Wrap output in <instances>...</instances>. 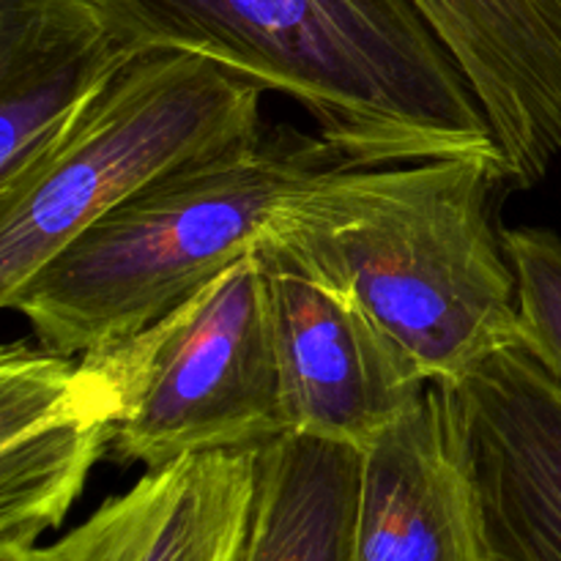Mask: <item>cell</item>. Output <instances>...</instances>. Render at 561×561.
Instances as JSON below:
<instances>
[{
  "mask_svg": "<svg viewBox=\"0 0 561 561\" xmlns=\"http://www.w3.org/2000/svg\"><path fill=\"white\" fill-rule=\"evenodd\" d=\"M493 153L329 168L288 197L257 244L359 305L431 383L518 345V279L493 225Z\"/></svg>",
  "mask_w": 561,
  "mask_h": 561,
  "instance_id": "cell-1",
  "label": "cell"
},
{
  "mask_svg": "<svg viewBox=\"0 0 561 561\" xmlns=\"http://www.w3.org/2000/svg\"><path fill=\"white\" fill-rule=\"evenodd\" d=\"M135 55L181 49L294 99L345 168L493 153L466 77L409 0H96ZM502 159V157H499Z\"/></svg>",
  "mask_w": 561,
  "mask_h": 561,
  "instance_id": "cell-2",
  "label": "cell"
},
{
  "mask_svg": "<svg viewBox=\"0 0 561 561\" xmlns=\"http://www.w3.org/2000/svg\"><path fill=\"white\" fill-rule=\"evenodd\" d=\"M337 164L321 135L261 129L88 225L0 305L49 351L113 348L244 257L277 208Z\"/></svg>",
  "mask_w": 561,
  "mask_h": 561,
  "instance_id": "cell-3",
  "label": "cell"
},
{
  "mask_svg": "<svg viewBox=\"0 0 561 561\" xmlns=\"http://www.w3.org/2000/svg\"><path fill=\"white\" fill-rule=\"evenodd\" d=\"M261 93L201 55H135L47 157L0 192V301L121 203L255 137Z\"/></svg>",
  "mask_w": 561,
  "mask_h": 561,
  "instance_id": "cell-4",
  "label": "cell"
},
{
  "mask_svg": "<svg viewBox=\"0 0 561 561\" xmlns=\"http://www.w3.org/2000/svg\"><path fill=\"white\" fill-rule=\"evenodd\" d=\"M77 362L113 427L118 463L157 469L285 433L272 290L257 247L151 327Z\"/></svg>",
  "mask_w": 561,
  "mask_h": 561,
  "instance_id": "cell-5",
  "label": "cell"
},
{
  "mask_svg": "<svg viewBox=\"0 0 561 561\" xmlns=\"http://www.w3.org/2000/svg\"><path fill=\"white\" fill-rule=\"evenodd\" d=\"M436 387L474 485L485 561H561V381L518 343Z\"/></svg>",
  "mask_w": 561,
  "mask_h": 561,
  "instance_id": "cell-6",
  "label": "cell"
},
{
  "mask_svg": "<svg viewBox=\"0 0 561 561\" xmlns=\"http://www.w3.org/2000/svg\"><path fill=\"white\" fill-rule=\"evenodd\" d=\"M268 268L285 433L367 449L431 387L359 305L257 244Z\"/></svg>",
  "mask_w": 561,
  "mask_h": 561,
  "instance_id": "cell-7",
  "label": "cell"
},
{
  "mask_svg": "<svg viewBox=\"0 0 561 561\" xmlns=\"http://www.w3.org/2000/svg\"><path fill=\"white\" fill-rule=\"evenodd\" d=\"M474 91L504 181L540 184L561 159V0H409Z\"/></svg>",
  "mask_w": 561,
  "mask_h": 561,
  "instance_id": "cell-8",
  "label": "cell"
},
{
  "mask_svg": "<svg viewBox=\"0 0 561 561\" xmlns=\"http://www.w3.org/2000/svg\"><path fill=\"white\" fill-rule=\"evenodd\" d=\"M113 427L80 362L9 343L0 354V548H33L58 529Z\"/></svg>",
  "mask_w": 561,
  "mask_h": 561,
  "instance_id": "cell-9",
  "label": "cell"
},
{
  "mask_svg": "<svg viewBox=\"0 0 561 561\" xmlns=\"http://www.w3.org/2000/svg\"><path fill=\"white\" fill-rule=\"evenodd\" d=\"M257 449L195 453L107 499L49 546L0 548V561H236L255 496Z\"/></svg>",
  "mask_w": 561,
  "mask_h": 561,
  "instance_id": "cell-10",
  "label": "cell"
},
{
  "mask_svg": "<svg viewBox=\"0 0 561 561\" xmlns=\"http://www.w3.org/2000/svg\"><path fill=\"white\" fill-rule=\"evenodd\" d=\"M135 58L96 0H0V192Z\"/></svg>",
  "mask_w": 561,
  "mask_h": 561,
  "instance_id": "cell-11",
  "label": "cell"
},
{
  "mask_svg": "<svg viewBox=\"0 0 561 561\" xmlns=\"http://www.w3.org/2000/svg\"><path fill=\"white\" fill-rule=\"evenodd\" d=\"M356 561H485L474 485L436 383L362 449Z\"/></svg>",
  "mask_w": 561,
  "mask_h": 561,
  "instance_id": "cell-12",
  "label": "cell"
},
{
  "mask_svg": "<svg viewBox=\"0 0 561 561\" xmlns=\"http://www.w3.org/2000/svg\"><path fill=\"white\" fill-rule=\"evenodd\" d=\"M362 449L283 433L257 449L236 561H356Z\"/></svg>",
  "mask_w": 561,
  "mask_h": 561,
  "instance_id": "cell-13",
  "label": "cell"
},
{
  "mask_svg": "<svg viewBox=\"0 0 561 561\" xmlns=\"http://www.w3.org/2000/svg\"><path fill=\"white\" fill-rule=\"evenodd\" d=\"M518 279V343L561 381V239L546 228L502 230Z\"/></svg>",
  "mask_w": 561,
  "mask_h": 561,
  "instance_id": "cell-14",
  "label": "cell"
}]
</instances>
